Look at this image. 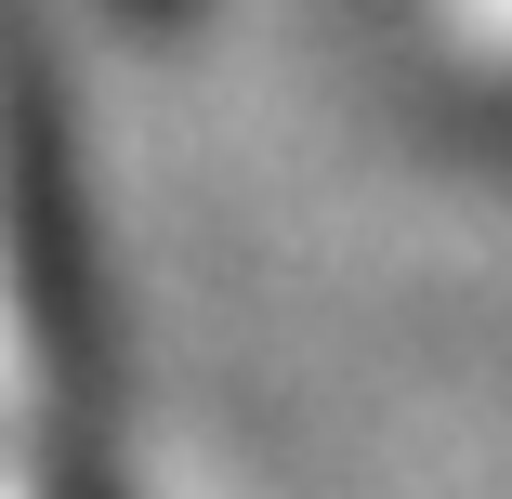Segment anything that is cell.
<instances>
[{
    "instance_id": "cell-1",
    "label": "cell",
    "mask_w": 512,
    "mask_h": 499,
    "mask_svg": "<svg viewBox=\"0 0 512 499\" xmlns=\"http://www.w3.org/2000/svg\"><path fill=\"white\" fill-rule=\"evenodd\" d=\"M79 355V289H66V224H53V158L27 106L0 92V408H40Z\"/></svg>"
},
{
    "instance_id": "cell-2",
    "label": "cell",
    "mask_w": 512,
    "mask_h": 499,
    "mask_svg": "<svg viewBox=\"0 0 512 499\" xmlns=\"http://www.w3.org/2000/svg\"><path fill=\"white\" fill-rule=\"evenodd\" d=\"M53 499H66V486H53Z\"/></svg>"
}]
</instances>
